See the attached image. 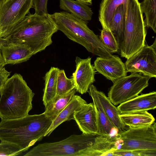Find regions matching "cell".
Returning a JSON list of instances; mask_svg holds the SVG:
<instances>
[{
    "mask_svg": "<svg viewBox=\"0 0 156 156\" xmlns=\"http://www.w3.org/2000/svg\"><path fill=\"white\" fill-rule=\"evenodd\" d=\"M119 116L124 125L129 127L150 126L155 121L153 115L146 111L121 114Z\"/></svg>",
    "mask_w": 156,
    "mask_h": 156,
    "instance_id": "obj_20",
    "label": "cell"
},
{
    "mask_svg": "<svg viewBox=\"0 0 156 156\" xmlns=\"http://www.w3.org/2000/svg\"><path fill=\"white\" fill-rule=\"evenodd\" d=\"M52 121L44 112L16 119H2L0 140L16 144L24 152L42 139Z\"/></svg>",
    "mask_w": 156,
    "mask_h": 156,
    "instance_id": "obj_1",
    "label": "cell"
},
{
    "mask_svg": "<svg viewBox=\"0 0 156 156\" xmlns=\"http://www.w3.org/2000/svg\"><path fill=\"white\" fill-rule=\"evenodd\" d=\"M99 36L100 41L112 54L119 52V48L116 39L112 32L108 29L102 28Z\"/></svg>",
    "mask_w": 156,
    "mask_h": 156,
    "instance_id": "obj_27",
    "label": "cell"
},
{
    "mask_svg": "<svg viewBox=\"0 0 156 156\" xmlns=\"http://www.w3.org/2000/svg\"><path fill=\"white\" fill-rule=\"evenodd\" d=\"M34 94L22 76L15 73L8 78L2 88L0 98V117L2 119L25 117L32 108Z\"/></svg>",
    "mask_w": 156,
    "mask_h": 156,
    "instance_id": "obj_3",
    "label": "cell"
},
{
    "mask_svg": "<svg viewBox=\"0 0 156 156\" xmlns=\"http://www.w3.org/2000/svg\"><path fill=\"white\" fill-rule=\"evenodd\" d=\"M97 93L104 110L107 117L119 132L124 130L125 126L120 117L117 107L113 105L103 92L97 90Z\"/></svg>",
    "mask_w": 156,
    "mask_h": 156,
    "instance_id": "obj_21",
    "label": "cell"
},
{
    "mask_svg": "<svg viewBox=\"0 0 156 156\" xmlns=\"http://www.w3.org/2000/svg\"><path fill=\"white\" fill-rule=\"evenodd\" d=\"M74 88L72 79L66 77L63 69H59L57 77L56 94L55 97L62 96Z\"/></svg>",
    "mask_w": 156,
    "mask_h": 156,
    "instance_id": "obj_26",
    "label": "cell"
},
{
    "mask_svg": "<svg viewBox=\"0 0 156 156\" xmlns=\"http://www.w3.org/2000/svg\"><path fill=\"white\" fill-rule=\"evenodd\" d=\"M142 13L145 14V27H150L156 33V0H144L140 3Z\"/></svg>",
    "mask_w": 156,
    "mask_h": 156,
    "instance_id": "obj_25",
    "label": "cell"
},
{
    "mask_svg": "<svg viewBox=\"0 0 156 156\" xmlns=\"http://www.w3.org/2000/svg\"><path fill=\"white\" fill-rule=\"evenodd\" d=\"M156 39L151 46L145 45L127 59V72L140 73L150 78L156 77Z\"/></svg>",
    "mask_w": 156,
    "mask_h": 156,
    "instance_id": "obj_10",
    "label": "cell"
},
{
    "mask_svg": "<svg viewBox=\"0 0 156 156\" xmlns=\"http://www.w3.org/2000/svg\"><path fill=\"white\" fill-rule=\"evenodd\" d=\"M121 141L118 151H156V123L148 126L129 127L116 135Z\"/></svg>",
    "mask_w": 156,
    "mask_h": 156,
    "instance_id": "obj_7",
    "label": "cell"
},
{
    "mask_svg": "<svg viewBox=\"0 0 156 156\" xmlns=\"http://www.w3.org/2000/svg\"><path fill=\"white\" fill-rule=\"evenodd\" d=\"M10 72L6 70L4 67L0 68V95L2 88L10 75Z\"/></svg>",
    "mask_w": 156,
    "mask_h": 156,
    "instance_id": "obj_31",
    "label": "cell"
},
{
    "mask_svg": "<svg viewBox=\"0 0 156 156\" xmlns=\"http://www.w3.org/2000/svg\"><path fill=\"white\" fill-rule=\"evenodd\" d=\"M156 108V92L138 95L122 103L117 107L120 114L154 110Z\"/></svg>",
    "mask_w": 156,
    "mask_h": 156,
    "instance_id": "obj_14",
    "label": "cell"
},
{
    "mask_svg": "<svg viewBox=\"0 0 156 156\" xmlns=\"http://www.w3.org/2000/svg\"><path fill=\"white\" fill-rule=\"evenodd\" d=\"M138 0H128L124 38L119 53L127 59L145 45L146 32Z\"/></svg>",
    "mask_w": 156,
    "mask_h": 156,
    "instance_id": "obj_5",
    "label": "cell"
},
{
    "mask_svg": "<svg viewBox=\"0 0 156 156\" xmlns=\"http://www.w3.org/2000/svg\"><path fill=\"white\" fill-rule=\"evenodd\" d=\"M128 0H102L100 5L98 19L102 28L109 27L117 7L122 4L126 12Z\"/></svg>",
    "mask_w": 156,
    "mask_h": 156,
    "instance_id": "obj_18",
    "label": "cell"
},
{
    "mask_svg": "<svg viewBox=\"0 0 156 156\" xmlns=\"http://www.w3.org/2000/svg\"><path fill=\"white\" fill-rule=\"evenodd\" d=\"M5 65L1 51L0 49V68L4 67Z\"/></svg>",
    "mask_w": 156,
    "mask_h": 156,
    "instance_id": "obj_33",
    "label": "cell"
},
{
    "mask_svg": "<svg viewBox=\"0 0 156 156\" xmlns=\"http://www.w3.org/2000/svg\"><path fill=\"white\" fill-rule=\"evenodd\" d=\"M94 66L97 71L113 83L127 75L125 64L118 56L98 57Z\"/></svg>",
    "mask_w": 156,
    "mask_h": 156,
    "instance_id": "obj_12",
    "label": "cell"
},
{
    "mask_svg": "<svg viewBox=\"0 0 156 156\" xmlns=\"http://www.w3.org/2000/svg\"><path fill=\"white\" fill-rule=\"evenodd\" d=\"M76 92L74 88L65 94L54 98L45 106L44 113L53 121L66 107Z\"/></svg>",
    "mask_w": 156,
    "mask_h": 156,
    "instance_id": "obj_22",
    "label": "cell"
},
{
    "mask_svg": "<svg viewBox=\"0 0 156 156\" xmlns=\"http://www.w3.org/2000/svg\"><path fill=\"white\" fill-rule=\"evenodd\" d=\"M88 92L92 98L96 112L98 133L104 135H110L112 129L115 128L107 117L101 104L97 93V89L92 84Z\"/></svg>",
    "mask_w": 156,
    "mask_h": 156,
    "instance_id": "obj_16",
    "label": "cell"
},
{
    "mask_svg": "<svg viewBox=\"0 0 156 156\" xmlns=\"http://www.w3.org/2000/svg\"><path fill=\"white\" fill-rule=\"evenodd\" d=\"M98 134H73L61 141L39 144L24 156H78L80 151L90 147Z\"/></svg>",
    "mask_w": 156,
    "mask_h": 156,
    "instance_id": "obj_6",
    "label": "cell"
},
{
    "mask_svg": "<svg viewBox=\"0 0 156 156\" xmlns=\"http://www.w3.org/2000/svg\"><path fill=\"white\" fill-rule=\"evenodd\" d=\"M33 0H5L0 9V37H4L25 17Z\"/></svg>",
    "mask_w": 156,
    "mask_h": 156,
    "instance_id": "obj_9",
    "label": "cell"
},
{
    "mask_svg": "<svg viewBox=\"0 0 156 156\" xmlns=\"http://www.w3.org/2000/svg\"><path fill=\"white\" fill-rule=\"evenodd\" d=\"M73 117V119L75 121L82 133H98L96 114L93 103L83 105L75 112Z\"/></svg>",
    "mask_w": 156,
    "mask_h": 156,
    "instance_id": "obj_13",
    "label": "cell"
},
{
    "mask_svg": "<svg viewBox=\"0 0 156 156\" xmlns=\"http://www.w3.org/2000/svg\"><path fill=\"white\" fill-rule=\"evenodd\" d=\"M23 152L22 148L16 144L4 141L0 143V156H16Z\"/></svg>",
    "mask_w": 156,
    "mask_h": 156,
    "instance_id": "obj_28",
    "label": "cell"
},
{
    "mask_svg": "<svg viewBox=\"0 0 156 156\" xmlns=\"http://www.w3.org/2000/svg\"><path fill=\"white\" fill-rule=\"evenodd\" d=\"M150 77L138 73H132L113 83L108 93V98L117 105L138 96L149 85Z\"/></svg>",
    "mask_w": 156,
    "mask_h": 156,
    "instance_id": "obj_8",
    "label": "cell"
},
{
    "mask_svg": "<svg viewBox=\"0 0 156 156\" xmlns=\"http://www.w3.org/2000/svg\"><path fill=\"white\" fill-rule=\"evenodd\" d=\"M48 0H33V7L35 14L40 15H48L47 5Z\"/></svg>",
    "mask_w": 156,
    "mask_h": 156,
    "instance_id": "obj_30",
    "label": "cell"
},
{
    "mask_svg": "<svg viewBox=\"0 0 156 156\" xmlns=\"http://www.w3.org/2000/svg\"><path fill=\"white\" fill-rule=\"evenodd\" d=\"M61 9L84 21L90 20L93 14L91 8L77 0H59Z\"/></svg>",
    "mask_w": 156,
    "mask_h": 156,
    "instance_id": "obj_19",
    "label": "cell"
},
{
    "mask_svg": "<svg viewBox=\"0 0 156 156\" xmlns=\"http://www.w3.org/2000/svg\"><path fill=\"white\" fill-rule=\"evenodd\" d=\"M58 30L49 14L40 15L34 13L26 16L3 38L7 40V43L27 44L34 55L51 44L52 37Z\"/></svg>",
    "mask_w": 156,
    "mask_h": 156,
    "instance_id": "obj_2",
    "label": "cell"
},
{
    "mask_svg": "<svg viewBox=\"0 0 156 156\" xmlns=\"http://www.w3.org/2000/svg\"><path fill=\"white\" fill-rule=\"evenodd\" d=\"M126 14L123 5H119L115 11L109 27V29L112 32L116 39L119 50L124 38Z\"/></svg>",
    "mask_w": 156,
    "mask_h": 156,
    "instance_id": "obj_23",
    "label": "cell"
},
{
    "mask_svg": "<svg viewBox=\"0 0 156 156\" xmlns=\"http://www.w3.org/2000/svg\"><path fill=\"white\" fill-rule=\"evenodd\" d=\"M7 43V40L5 39L0 37V49L2 46Z\"/></svg>",
    "mask_w": 156,
    "mask_h": 156,
    "instance_id": "obj_32",
    "label": "cell"
},
{
    "mask_svg": "<svg viewBox=\"0 0 156 156\" xmlns=\"http://www.w3.org/2000/svg\"><path fill=\"white\" fill-rule=\"evenodd\" d=\"M80 2L84 3L87 5H91L92 4V0H77Z\"/></svg>",
    "mask_w": 156,
    "mask_h": 156,
    "instance_id": "obj_34",
    "label": "cell"
},
{
    "mask_svg": "<svg viewBox=\"0 0 156 156\" xmlns=\"http://www.w3.org/2000/svg\"><path fill=\"white\" fill-rule=\"evenodd\" d=\"M91 61L90 57L86 59L76 57V69L71 78L76 91L81 94L87 92L91 85L95 81L96 71Z\"/></svg>",
    "mask_w": 156,
    "mask_h": 156,
    "instance_id": "obj_11",
    "label": "cell"
},
{
    "mask_svg": "<svg viewBox=\"0 0 156 156\" xmlns=\"http://www.w3.org/2000/svg\"><path fill=\"white\" fill-rule=\"evenodd\" d=\"M58 30L69 39L83 46L89 52L100 57L112 55L100 41L99 37L87 26L88 22L66 11L49 14Z\"/></svg>",
    "mask_w": 156,
    "mask_h": 156,
    "instance_id": "obj_4",
    "label": "cell"
},
{
    "mask_svg": "<svg viewBox=\"0 0 156 156\" xmlns=\"http://www.w3.org/2000/svg\"><path fill=\"white\" fill-rule=\"evenodd\" d=\"M0 50L5 65L26 62L33 55L30 48L25 44L7 43Z\"/></svg>",
    "mask_w": 156,
    "mask_h": 156,
    "instance_id": "obj_15",
    "label": "cell"
},
{
    "mask_svg": "<svg viewBox=\"0 0 156 156\" xmlns=\"http://www.w3.org/2000/svg\"><path fill=\"white\" fill-rule=\"evenodd\" d=\"M57 67H51L44 77L45 86L43 101L45 106L55 97L56 94L57 80L58 71Z\"/></svg>",
    "mask_w": 156,
    "mask_h": 156,
    "instance_id": "obj_24",
    "label": "cell"
},
{
    "mask_svg": "<svg viewBox=\"0 0 156 156\" xmlns=\"http://www.w3.org/2000/svg\"><path fill=\"white\" fill-rule=\"evenodd\" d=\"M5 0H0V9Z\"/></svg>",
    "mask_w": 156,
    "mask_h": 156,
    "instance_id": "obj_35",
    "label": "cell"
},
{
    "mask_svg": "<svg viewBox=\"0 0 156 156\" xmlns=\"http://www.w3.org/2000/svg\"><path fill=\"white\" fill-rule=\"evenodd\" d=\"M86 103L87 102L80 96L74 95L70 101L52 121L44 136H49L54 130L63 122L73 119L75 112Z\"/></svg>",
    "mask_w": 156,
    "mask_h": 156,
    "instance_id": "obj_17",
    "label": "cell"
},
{
    "mask_svg": "<svg viewBox=\"0 0 156 156\" xmlns=\"http://www.w3.org/2000/svg\"><path fill=\"white\" fill-rule=\"evenodd\" d=\"M114 156H156V151L135 150L113 151Z\"/></svg>",
    "mask_w": 156,
    "mask_h": 156,
    "instance_id": "obj_29",
    "label": "cell"
}]
</instances>
